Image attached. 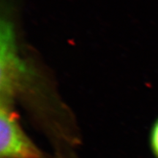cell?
Listing matches in <instances>:
<instances>
[{"mask_svg": "<svg viewBox=\"0 0 158 158\" xmlns=\"http://www.w3.org/2000/svg\"><path fill=\"white\" fill-rule=\"evenodd\" d=\"M0 106V158H45L21 127L11 104Z\"/></svg>", "mask_w": 158, "mask_h": 158, "instance_id": "obj_1", "label": "cell"}, {"mask_svg": "<svg viewBox=\"0 0 158 158\" xmlns=\"http://www.w3.org/2000/svg\"><path fill=\"white\" fill-rule=\"evenodd\" d=\"M24 66L18 56L15 34L10 23H1L0 32V92L1 102L10 103L24 73Z\"/></svg>", "mask_w": 158, "mask_h": 158, "instance_id": "obj_2", "label": "cell"}, {"mask_svg": "<svg viewBox=\"0 0 158 158\" xmlns=\"http://www.w3.org/2000/svg\"><path fill=\"white\" fill-rule=\"evenodd\" d=\"M150 146L155 156L158 158V118L154 123L150 133Z\"/></svg>", "mask_w": 158, "mask_h": 158, "instance_id": "obj_3", "label": "cell"}]
</instances>
